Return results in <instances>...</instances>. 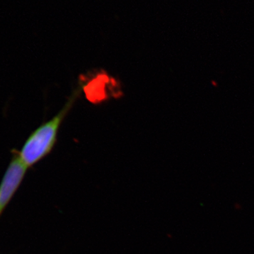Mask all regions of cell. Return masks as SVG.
Masks as SVG:
<instances>
[{
	"instance_id": "1",
	"label": "cell",
	"mask_w": 254,
	"mask_h": 254,
	"mask_svg": "<svg viewBox=\"0 0 254 254\" xmlns=\"http://www.w3.org/2000/svg\"><path fill=\"white\" fill-rule=\"evenodd\" d=\"M76 95H73L59 113L36 128L16 154L28 168L41 161L53 151L58 141L60 127L72 107Z\"/></svg>"
},
{
	"instance_id": "2",
	"label": "cell",
	"mask_w": 254,
	"mask_h": 254,
	"mask_svg": "<svg viewBox=\"0 0 254 254\" xmlns=\"http://www.w3.org/2000/svg\"><path fill=\"white\" fill-rule=\"evenodd\" d=\"M28 169L18 158L16 150H13L11 162L0 184V215L21 185Z\"/></svg>"
}]
</instances>
